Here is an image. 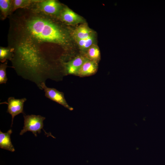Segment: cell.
Listing matches in <instances>:
<instances>
[{
  "label": "cell",
  "instance_id": "13",
  "mask_svg": "<svg viewBox=\"0 0 165 165\" xmlns=\"http://www.w3.org/2000/svg\"><path fill=\"white\" fill-rule=\"evenodd\" d=\"M13 49L11 47H0V61L3 63L7 60H11L13 54Z\"/></svg>",
  "mask_w": 165,
  "mask_h": 165
},
{
  "label": "cell",
  "instance_id": "3",
  "mask_svg": "<svg viewBox=\"0 0 165 165\" xmlns=\"http://www.w3.org/2000/svg\"><path fill=\"white\" fill-rule=\"evenodd\" d=\"M35 5L36 7L33 10L50 16L60 13L62 10L61 5L55 0H40Z\"/></svg>",
  "mask_w": 165,
  "mask_h": 165
},
{
  "label": "cell",
  "instance_id": "7",
  "mask_svg": "<svg viewBox=\"0 0 165 165\" xmlns=\"http://www.w3.org/2000/svg\"><path fill=\"white\" fill-rule=\"evenodd\" d=\"M89 59L82 56H78L65 64V70L68 74L76 75L83 63Z\"/></svg>",
  "mask_w": 165,
  "mask_h": 165
},
{
  "label": "cell",
  "instance_id": "6",
  "mask_svg": "<svg viewBox=\"0 0 165 165\" xmlns=\"http://www.w3.org/2000/svg\"><path fill=\"white\" fill-rule=\"evenodd\" d=\"M60 16L61 20L68 25H75L83 21L81 16L67 7L62 10Z\"/></svg>",
  "mask_w": 165,
  "mask_h": 165
},
{
  "label": "cell",
  "instance_id": "8",
  "mask_svg": "<svg viewBox=\"0 0 165 165\" xmlns=\"http://www.w3.org/2000/svg\"><path fill=\"white\" fill-rule=\"evenodd\" d=\"M97 67V61L88 59L83 63L76 75L81 76L92 75L96 72Z\"/></svg>",
  "mask_w": 165,
  "mask_h": 165
},
{
  "label": "cell",
  "instance_id": "2",
  "mask_svg": "<svg viewBox=\"0 0 165 165\" xmlns=\"http://www.w3.org/2000/svg\"><path fill=\"white\" fill-rule=\"evenodd\" d=\"M24 126L20 134L22 135L27 131H31L37 137V133H41V130L43 128V121L45 119V117L40 115L24 114Z\"/></svg>",
  "mask_w": 165,
  "mask_h": 165
},
{
  "label": "cell",
  "instance_id": "11",
  "mask_svg": "<svg viewBox=\"0 0 165 165\" xmlns=\"http://www.w3.org/2000/svg\"><path fill=\"white\" fill-rule=\"evenodd\" d=\"M40 0H12L11 12H13L19 9H27Z\"/></svg>",
  "mask_w": 165,
  "mask_h": 165
},
{
  "label": "cell",
  "instance_id": "10",
  "mask_svg": "<svg viewBox=\"0 0 165 165\" xmlns=\"http://www.w3.org/2000/svg\"><path fill=\"white\" fill-rule=\"evenodd\" d=\"M12 133L11 129L6 133H3L0 130V147L12 152L15 151L14 148L12 144L10 135Z\"/></svg>",
  "mask_w": 165,
  "mask_h": 165
},
{
  "label": "cell",
  "instance_id": "12",
  "mask_svg": "<svg viewBox=\"0 0 165 165\" xmlns=\"http://www.w3.org/2000/svg\"><path fill=\"white\" fill-rule=\"evenodd\" d=\"M12 0H0V9L2 18H6L11 12Z\"/></svg>",
  "mask_w": 165,
  "mask_h": 165
},
{
  "label": "cell",
  "instance_id": "1",
  "mask_svg": "<svg viewBox=\"0 0 165 165\" xmlns=\"http://www.w3.org/2000/svg\"><path fill=\"white\" fill-rule=\"evenodd\" d=\"M20 14L14 24L16 38L28 42L42 50L48 44L67 45L66 33L52 20L50 15L31 9ZM47 51V50H46Z\"/></svg>",
  "mask_w": 165,
  "mask_h": 165
},
{
  "label": "cell",
  "instance_id": "15",
  "mask_svg": "<svg viewBox=\"0 0 165 165\" xmlns=\"http://www.w3.org/2000/svg\"><path fill=\"white\" fill-rule=\"evenodd\" d=\"M94 35L84 39L76 40L80 49L82 51L87 50L94 44Z\"/></svg>",
  "mask_w": 165,
  "mask_h": 165
},
{
  "label": "cell",
  "instance_id": "9",
  "mask_svg": "<svg viewBox=\"0 0 165 165\" xmlns=\"http://www.w3.org/2000/svg\"><path fill=\"white\" fill-rule=\"evenodd\" d=\"M73 36L75 40L88 38L94 35L92 31L84 24L77 27L73 31Z\"/></svg>",
  "mask_w": 165,
  "mask_h": 165
},
{
  "label": "cell",
  "instance_id": "16",
  "mask_svg": "<svg viewBox=\"0 0 165 165\" xmlns=\"http://www.w3.org/2000/svg\"><path fill=\"white\" fill-rule=\"evenodd\" d=\"M7 61L0 64V84L6 83L8 80L6 76V69L7 67Z\"/></svg>",
  "mask_w": 165,
  "mask_h": 165
},
{
  "label": "cell",
  "instance_id": "14",
  "mask_svg": "<svg viewBox=\"0 0 165 165\" xmlns=\"http://www.w3.org/2000/svg\"><path fill=\"white\" fill-rule=\"evenodd\" d=\"M87 54L89 59L97 62L100 58V53L99 48L97 45L94 44L87 50Z\"/></svg>",
  "mask_w": 165,
  "mask_h": 165
},
{
  "label": "cell",
  "instance_id": "4",
  "mask_svg": "<svg viewBox=\"0 0 165 165\" xmlns=\"http://www.w3.org/2000/svg\"><path fill=\"white\" fill-rule=\"evenodd\" d=\"M40 89L44 90L46 97L58 103L70 110H73V108L67 103L62 92L54 88L47 87L45 82L41 84Z\"/></svg>",
  "mask_w": 165,
  "mask_h": 165
},
{
  "label": "cell",
  "instance_id": "5",
  "mask_svg": "<svg viewBox=\"0 0 165 165\" xmlns=\"http://www.w3.org/2000/svg\"><path fill=\"white\" fill-rule=\"evenodd\" d=\"M26 100L27 99L25 98L16 99L13 97H10L8 99L7 102L3 103L8 105L7 112L12 116L11 127L13 124L14 117L20 113L24 114V104Z\"/></svg>",
  "mask_w": 165,
  "mask_h": 165
}]
</instances>
